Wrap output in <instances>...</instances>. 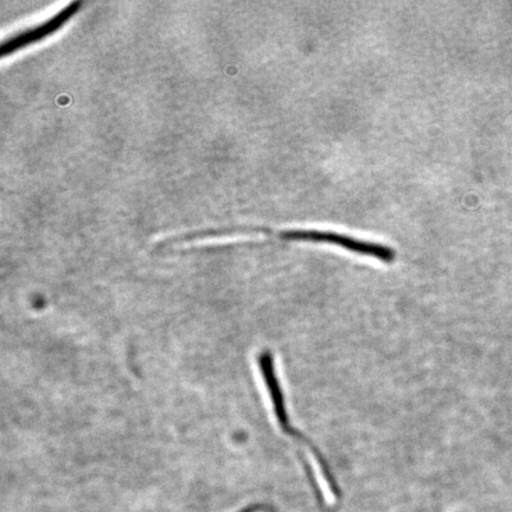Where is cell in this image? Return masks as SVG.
Segmentation results:
<instances>
[{"mask_svg":"<svg viewBox=\"0 0 512 512\" xmlns=\"http://www.w3.org/2000/svg\"><path fill=\"white\" fill-rule=\"evenodd\" d=\"M258 364L262 380H264L268 395H270L275 418H277L281 430H283L285 434L290 435V437L298 440L299 443L309 447V450L313 453V456H315L318 469L320 471V476L323 477L325 483H328L326 485H328L329 488L337 494L334 479H332L330 475L328 466H326L322 454H320V452L317 450L315 445L311 443L310 440L305 438V435L299 433L296 428L292 427L290 424L283 389H281L277 371H275L274 358L271 352L268 350L260 352L258 357Z\"/></svg>","mask_w":512,"mask_h":512,"instance_id":"obj_1","label":"cell"},{"mask_svg":"<svg viewBox=\"0 0 512 512\" xmlns=\"http://www.w3.org/2000/svg\"><path fill=\"white\" fill-rule=\"evenodd\" d=\"M83 6V2L69 3L64 6L59 12H56L55 15L46 19L41 23L36 25H32V27L17 31L16 34L11 35L2 42V46H0V55H2L3 59L6 57L14 55L25 48L30 46H34L36 43H40L46 38L53 36L57 31H60L64 25L70 22L76 14H79Z\"/></svg>","mask_w":512,"mask_h":512,"instance_id":"obj_2","label":"cell"},{"mask_svg":"<svg viewBox=\"0 0 512 512\" xmlns=\"http://www.w3.org/2000/svg\"><path fill=\"white\" fill-rule=\"evenodd\" d=\"M241 512H256V508L246 509Z\"/></svg>","mask_w":512,"mask_h":512,"instance_id":"obj_3","label":"cell"}]
</instances>
